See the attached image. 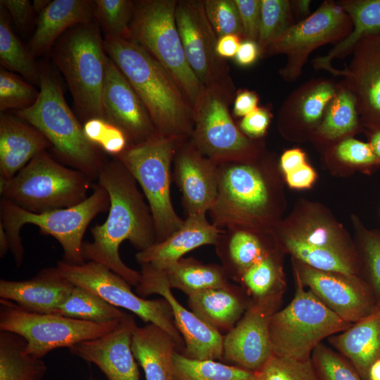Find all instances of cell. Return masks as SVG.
I'll return each mask as SVG.
<instances>
[{
  "mask_svg": "<svg viewBox=\"0 0 380 380\" xmlns=\"http://www.w3.org/2000/svg\"><path fill=\"white\" fill-rule=\"evenodd\" d=\"M97 180L108 194L110 208L106 221L91 229L92 241L83 243V258L106 266L137 286L141 272L124 263L119 247L129 241L141 251L156 243L149 206L135 179L118 158L105 160Z\"/></svg>",
  "mask_w": 380,
  "mask_h": 380,
  "instance_id": "cell-1",
  "label": "cell"
},
{
  "mask_svg": "<svg viewBox=\"0 0 380 380\" xmlns=\"http://www.w3.org/2000/svg\"><path fill=\"white\" fill-rule=\"evenodd\" d=\"M103 46L144 104L156 132L182 142L190 139L193 106L167 70L132 39L105 37Z\"/></svg>",
  "mask_w": 380,
  "mask_h": 380,
  "instance_id": "cell-2",
  "label": "cell"
},
{
  "mask_svg": "<svg viewBox=\"0 0 380 380\" xmlns=\"http://www.w3.org/2000/svg\"><path fill=\"white\" fill-rule=\"evenodd\" d=\"M39 88L32 106L13 113L39 131L63 163L92 180L97 179L105 160L98 147L86 138L83 125L69 108L56 78L40 70Z\"/></svg>",
  "mask_w": 380,
  "mask_h": 380,
  "instance_id": "cell-3",
  "label": "cell"
},
{
  "mask_svg": "<svg viewBox=\"0 0 380 380\" xmlns=\"http://www.w3.org/2000/svg\"><path fill=\"white\" fill-rule=\"evenodd\" d=\"M93 193L84 201L72 207L36 213L27 210L2 198L0 201V223L6 233L10 251L15 264L23 262L24 248L20 237L23 225L37 226L40 232L55 238L63 251V261L82 265L83 237L91 221L110 208L108 194L99 184L94 185Z\"/></svg>",
  "mask_w": 380,
  "mask_h": 380,
  "instance_id": "cell-4",
  "label": "cell"
},
{
  "mask_svg": "<svg viewBox=\"0 0 380 380\" xmlns=\"http://www.w3.org/2000/svg\"><path fill=\"white\" fill-rule=\"evenodd\" d=\"M106 57L99 25L92 21L68 30L53 49V60L66 80L84 122L105 119L102 93Z\"/></svg>",
  "mask_w": 380,
  "mask_h": 380,
  "instance_id": "cell-5",
  "label": "cell"
},
{
  "mask_svg": "<svg viewBox=\"0 0 380 380\" xmlns=\"http://www.w3.org/2000/svg\"><path fill=\"white\" fill-rule=\"evenodd\" d=\"M91 182L88 175L64 166L44 151L12 178L0 179V194L27 210L40 213L84 201Z\"/></svg>",
  "mask_w": 380,
  "mask_h": 380,
  "instance_id": "cell-6",
  "label": "cell"
},
{
  "mask_svg": "<svg viewBox=\"0 0 380 380\" xmlns=\"http://www.w3.org/2000/svg\"><path fill=\"white\" fill-rule=\"evenodd\" d=\"M182 143L156 132L143 142L130 144L115 158L142 189L153 217L156 243L167 239L184 223L170 197L171 166Z\"/></svg>",
  "mask_w": 380,
  "mask_h": 380,
  "instance_id": "cell-7",
  "label": "cell"
},
{
  "mask_svg": "<svg viewBox=\"0 0 380 380\" xmlns=\"http://www.w3.org/2000/svg\"><path fill=\"white\" fill-rule=\"evenodd\" d=\"M347 322L325 305L297 278L295 296L270 321L274 355L297 361L311 359L314 349L327 337L347 329Z\"/></svg>",
  "mask_w": 380,
  "mask_h": 380,
  "instance_id": "cell-8",
  "label": "cell"
},
{
  "mask_svg": "<svg viewBox=\"0 0 380 380\" xmlns=\"http://www.w3.org/2000/svg\"><path fill=\"white\" fill-rule=\"evenodd\" d=\"M177 0L134 1L132 40L175 79L193 106L204 86L191 69L175 22Z\"/></svg>",
  "mask_w": 380,
  "mask_h": 380,
  "instance_id": "cell-9",
  "label": "cell"
},
{
  "mask_svg": "<svg viewBox=\"0 0 380 380\" xmlns=\"http://www.w3.org/2000/svg\"><path fill=\"white\" fill-rule=\"evenodd\" d=\"M231 80L204 87L193 106L191 141L217 165L252 156L253 144L234 123L229 106L235 99Z\"/></svg>",
  "mask_w": 380,
  "mask_h": 380,
  "instance_id": "cell-10",
  "label": "cell"
},
{
  "mask_svg": "<svg viewBox=\"0 0 380 380\" xmlns=\"http://www.w3.org/2000/svg\"><path fill=\"white\" fill-rule=\"evenodd\" d=\"M246 161L218 165L217 195L208 213L220 230L253 229L267 218L272 201L267 179Z\"/></svg>",
  "mask_w": 380,
  "mask_h": 380,
  "instance_id": "cell-11",
  "label": "cell"
},
{
  "mask_svg": "<svg viewBox=\"0 0 380 380\" xmlns=\"http://www.w3.org/2000/svg\"><path fill=\"white\" fill-rule=\"evenodd\" d=\"M120 321L97 323L56 314L29 312L0 298V331H9L26 341L24 352L42 359L50 351L99 338L113 331Z\"/></svg>",
  "mask_w": 380,
  "mask_h": 380,
  "instance_id": "cell-12",
  "label": "cell"
},
{
  "mask_svg": "<svg viewBox=\"0 0 380 380\" xmlns=\"http://www.w3.org/2000/svg\"><path fill=\"white\" fill-rule=\"evenodd\" d=\"M56 267L74 285L87 289L110 305L127 310L145 322L164 329L174 338L183 353L184 342L176 327L172 308L165 299L148 300L138 296L125 279L94 261L72 265L62 260Z\"/></svg>",
  "mask_w": 380,
  "mask_h": 380,
  "instance_id": "cell-13",
  "label": "cell"
},
{
  "mask_svg": "<svg viewBox=\"0 0 380 380\" xmlns=\"http://www.w3.org/2000/svg\"><path fill=\"white\" fill-rule=\"evenodd\" d=\"M175 22L187 62L204 86L230 79L229 67L216 51L218 37L201 0H179Z\"/></svg>",
  "mask_w": 380,
  "mask_h": 380,
  "instance_id": "cell-14",
  "label": "cell"
},
{
  "mask_svg": "<svg viewBox=\"0 0 380 380\" xmlns=\"http://www.w3.org/2000/svg\"><path fill=\"white\" fill-rule=\"evenodd\" d=\"M141 267L136 293L144 298L158 294L168 302L176 327L184 342L182 353L196 360H222L224 336L181 305L172 293L164 271L146 264Z\"/></svg>",
  "mask_w": 380,
  "mask_h": 380,
  "instance_id": "cell-15",
  "label": "cell"
},
{
  "mask_svg": "<svg viewBox=\"0 0 380 380\" xmlns=\"http://www.w3.org/2000/svg\"><path fill=\"white\" fill-rule=\"evenodd\" d=\"M281 298L251 300L241 318L224 336L222 359L256 372L264 367L274 355L269 326Z\"/></svg>",
  "mask_w": 380,
  "mask_h": 380,
  "instance_id": "cell-16",
  "label": "cell"
},
{
  "mask_svg": "<svg viewBox=\"0 0 380 380\" xmlns=\"http://www.w3.org/2000/svg\"><path fill=\"white\" fill-rule=\"evenodd\" d=\"M297 278L344 321L353 324L369 315L377 302L369 284L357 277L303 266Z\"/></svg>",
  "mask_w": 380,
  "mask_h": 380,
  "instance_id": "cell-17",
  "label": "cell"
},
{
  "mask_svg": "<svg viewBox=\"0 0 380 380\" xmlns=\"http://www.w3.org/2000/svg\"><path fill=\"white\" fill-rule=\"evenodd\" d=\"M102 106L105 119L123 130L131 144L143 142L156 133L144 104L108 55Z\"/></svg>",
  "mask_w": 380,
  "mask_h": 380,
  "instance_id": "cell-18",
  "label": "cell"
},
{
  "mask_svg": "<svg viewBox=\"0 0 380 380\" xmlns=\"http://www.w3.org/2000/svg\"><path fill=\"white\" fill-rule=\"evenodd\" d=\"M173 177L188 215H205L213 206L218 190V165L203 155L189 139L175 154Z\"/></svg>",
  "mask_w": 380,
  "mask_h": 380,
  "instance_id": "cell-19",
  "label": "cell"
},
{
  "mask_svg": "<svg viewBox=\"0 0 380 380\" xmlns=\"http://www.w3.org/2000/svg\"><path fill=\"white\" fill-rule=\"evenodd\" d=\"M136 326L134 315L126 314L113 331L78 343L69 348V350L95 365L108 380H139L138 366L132 350V336Z\"/></svg>",
  "mask_w": 380,
  "mask_h": 380,
  "instance_id": "cell-20",
  "label": "cell"
},
{
  "mask_svg": "<svg viewBox=\"0 0 380 380\" xmlns=\"http://www.w3.org/2000/svg\"><path fill=\"white\" fill-rule=\"evenodd\" d=\"M346 15L333 3H324L313 14L290 25L268 46L267 53H285L289 63L284 70L298 71L307 56L316 47L335 38L343 28Z\"/></svg>",
  "mask_w": 380,
  "mask_h": 380,
  "instance_id": "cell-21",
  "label": "cell"
},
{
  "mask_svg": "<svg viewBox=\"0 0 380 380\" xmlns=\"http://www.w3.org/2000/svg\"><path fill=\"white\" fill-rule=\"evenodd\" d=\"M75 285L58 268L42 270L30 279L0 280V298L15 303L29 312L55 314Z\"/></svg>",
  "mask_w": 380,
  "mask_h": 380,
  "instance_id": "cell-22",
  "label": "cell"
},
{
  "mask_svg": "<svg viewBox=\"0 0 380 380\" xmlns=\"http://www.w3.org/2000/svg\"><path fill=\"white\" fill-rule=\"evenodd\" d=\"M222 231L205 215H188L178 230L163 241L138 251L135 258L140 265L146 264L165 270L196 248L215 246Z\"/></svg>",
  "mask_w": 380,
  "mask_h": 380,
  "instance_id": "cell-23",
  "label": "cell"
},
{
  "mask_svg": "<svg viewBox=\"0 0 380 380\" xmlns=\"http://www.w3.org/2000/svg\"><path fill=\"white\" fill-rule=\"evenodd\" d=\"M353 77L357 106L366 123L380 130V32L367 35L355 46Z\"/></svg>",
  "mask_w": 380,
  "mask_h": 380,
  "instance_id": "cell-24",
  "label": "cell"
},
{
  "mask_svg": "<svg viewBox=\"0 0 380 380\" xmlns=\"http://www.w3.org/2000/svg\"><path fill=\"white\" fill-rule=\"evenodd\" d=\"M51 147L37 129L4 113L0 116V179L12 178L32 158Z\"/></svg>",
  "mask_w": 380,
  "mask_h": 380,
  "instance_id": "cell-25",
  "label": "cell"
},
{
  "mask_svg": "<svg viewBox=\"0 0 380 380\" xmlns=\"http://www.w3.org/2000/svg\"><path fill=\"white\" fill-rule=\"evenodd\" d=\"M94 1L87 0H54L39 14L36 30L30 42L34 57L51 49L69 29L91 22Z\"/></svg>",
  "mask_w": 380,
  "mask_h": 380,
  "instance_id": "cell-26",
  "label": "cell"
},
{
  "mask_svg": "<svg viewBox=\"0 0 380 380\" xmlns=\"http://www.w3.org/2000/svg\"><path fill=\"white\" fill-rule=\"evenodd\" d=\"M329 341L368 380L372 364L380 358V303L367 317L347 329L329 337Z\"/></svg>",
  "mask_w": 380,
  "mask_h": 380,
  "instance_id": "cell-27",
  "label": "cell"
},
{
  "mask_svg": "<svg viewBox=\"0 0 380 380\" xmlns=\"http://www.w3.org/2000/svg\"><path fill=\"white\" fill-rule=\"evenodd\" d=\"M132 350L142 367L146 380H174L173 355L180 353L174 338L158 326L148 323L135 327Z\"/></svg>",
  "mask_w": 380,
  "mask_h": 380,
  "instance_id": "cell-28",
  "label": "cell"
},
{
  "mask_svg": "<svg viewBox=\"0 0 380 380\" xmlns=\"http://www.w3.org/2000/svg\"><path fill=\"white\" fill-rule=\"evenodd\" d=\"M188 297L190 310L221 334L229 332L236 325L251 302L239 288L231 283Z\"/></svg>",
  "mask_w": 380,
  "mask_h": 380,
  "instance_id": "cell-29",
  "label": "cell"
},
{
  "mask_svg": "<svg viewBox=\"0 0 380 380\" xmlns=\"http://www.w3.org/2000/svg\"><path fill=\"white\" fill-rule=\"evenodd\" d=\"M215 246L228 277L236 281L270 254L255 232L242 228L222 230Z\"/></svg>",
  "mask_w": 380,
  "mask_h": 380,
  "instance_id": "cell-30",
  "label": "cell"
},
{
  "mask_svg": "<svg viewBox=\"0 0 380 380\" xmlns=\"http://www.w3.org/2000/svg\"><path fill=\"white\" fill-rule=\"evenodd\" d=\"M163 271L170 287L182 291L188 296L230 284L222 265L204 264L193 258H182Z\"/></svg>",
  "mask_w": 380,
  "mask_h": 380,
  "instance_id": "cell-31",
  "label": "cell"
},
{
  "mask_svg": "<svg viewBox=\"0 0 380 380\" xmlns=\"http://www.w3.org/2000/svg\"><path fill=\"white\" fill-rule=\"evenodd\" d=\"M343 9L352 19V32L327 56L315 61V65L318 68L332 72H334L331 67L333 59L344 56L365 37L380 32V0L351 1L344 4Z\"/></svg>",
  "mask_w": 380,
  "mask_h": 380,
  "instance_id": "cell-32",
  "label": "cell"
},
{
  "mask_svg": "<svg viewBox=\"0 0 380 380\" xmlns=\"http://www.w3.org/2000/svg\"><path fill=\"white\" fill-rule=\"evenodd\" d=\"M25 346L20 336L0 331V380H43L46 364L25 353Z\"/></svg>",
  "mask_w": 380,
  "mask_h": 380,
  "instance_id": "cell-33",
  "label": "cell"
},
{
  "mask_svg": "<svg viewBox=\"0 0 380 380\" xmlns=\"http://www.w3.org/2000/svg\"><path fill=\"white\" fill-rule=\"evenodd\" d=\"M174 380H258L257 372L214 360L191 359L175 351Z\"/></svg>",
  "mask_w": 380,
  "mask_h": 380,
  "instance_id": "cell-34",
  "label": "cell"
},
{
  "mask_svg": "<svg viewBox=\"0 0 380 380\" xmlns=\"http://www.w3.org/2000/svg\"><path fill=\"white\" fill-rule=\"evenodd\" d=\"M56 315L91 322L120 321L127 313L103 300L95 293L74 286Z\"/></svg>",
  "mask_w": 380,
  "mask_h": 380,
  "instance_id": "cell-35",
  "label": "cell"
},
{
  "mask_svg": "<svg viewBox=\"0 0 380 380\" xmlns=\"http://www.w3.org/2000/svg\"><path fill=\"white\" fill-rule=\"evenodd\" d=\"M0 6V63L4 68L16 72L39 85L40 70L34 57L15 34L5 8Z\"/></svg>",
  "mask_w": 380,
  "mask_h": 380,
  "instance_id": "cell-36",
  "label": "cell"
},
{
  "mask_svg": "<svg viewBox=\"0 0 380 380\" xmlns=\"http://www.w3.org/2000/svg\"><path fill=\"white\" fill-rule=\"evenodd\" d=\"M285 246L297 259L313 269L357 277L350 259L341 251L312 245L296 236L287 237Z\"/></svg>",
  "mask_w": 380,
  "mask_h": 380,
  "instance_id": "cell-37",
  "label": "cell"
},
{
  "mask_svg": "<svg viewBox=\"0 0 380 380\" xmlns=\"http://www.w3.org/2000/svg\"><path fill=\"white\" fill-rule=\"evenodd\" d=\"M94 17L105 32V37L132 39L130 24L134 10V1H94Z\"/></svg>",
  "mask_w": 380,
  "mask_h": 380,
  "instance_id": "cell-38",
  "label": "cell"
},
{
  "mask_svg": "<svg viewBox=\"0 0 380 380\" xmlns=\"http://www.w3.org/2000/svg\"><path fill=\"white\" fill-rule=\"evenodd\" d=\"M239 281L251 300L281 297L279 272L271 254L246 270Z\"/></svg>",
  "mask_w": 380,
  "mask_h": 380,
  "instance_id": "cell-39",
  "label": "cell"
},
{
  "mask_svg": "<svg viewBox=\"0 0 380 380\" xmlns=\"http://www.w3.org/2000/svg\"><path fill=\"white\" fill-rule=\"evenodd\" d=\"M357 106L356 99L351 93H339L327 110L321 132L329 138H336L353 130L357 125Z\"/></svg>",
  "mask_w": 380,
  "mask_h": 380,
  "instance_id": "cell-40",
  "label": "cell"
},
{
  "mask_svg": "<svg viewBox=\"0 0 380 380\" xmlns=\"http://www.w3.org/2000/svg\"><path fill=\"white\" fill-rule=\"evenodd\" d=\"M290 4L284 0H261L260 21L257 44L261 52L289 25Z\"/></svg>",
  "mask_w": 380,
  "mask_h": 380,
  "instance_id": "cell-41",
  "label": "cell"
},
{
  "mask_svg": "<svg viewBox=\"0 0 380 380\" xmlns=\"http://www.w3.org/2000/svg\"><path fill=\"white\" fill-rule=\"evenodd\" d=\"M86 138L94 146L114 158L131 144L123 130L104 118H94L83 124Z\"/></svg>",
  "mask_w": 380,
  "mask_h": 380,
  "instance_id": "cell-42",
  "label": "cell"
},
{
  "mask_svg": "<svg viewBox=\"0 0 380 380\" xmlns=\"http://www.w3.org/2000/svg\"><path fill=\"white\" fill-rule=\"evenodd\" d=\"M311 360L319 380H363L350 361L324 344L314 349Z\"/></svg>",
  "mask_w": 380,
  "mask_h": 380,
  "instance_id": "cell-43",
  "label": "cell"
},
{
  "mask_svg": "<svg viewBox=\"0 0 380 380\" xmlns=\"http://www.w3.org/2000/svg\"><path fill=\"white\" fill-rule=\"evenodd\" d=\"M39 91L11 71L0 70V110H20L32 106Z\"/></svg>",
  "mask_w": 380,
  "mask_h": 380,
  "instance_id": "cell-44",
  "label": "cell"
},
{
  "mask_svg": "<svg viewBox=\"0 0 380 380\" xmlns=\"http://www.w3.org/2000/svg\"><path fill=\"white\" fill-rule=\"evenodd\" d=\"M258 380H319L311 359L297 361L274 355L257 372Z\"/></svg>",
  "mask_w": 380,
  "mask_h": 380,
  "instance_id": "cell-45",
  "label": "cell"
},
{
  "mask_svg": "<svg viewBox=\"0 0 380 380\" xmlns=\"http://www.w3.org/2000/svg\"><path fill=\"white\" fill-rule=\"evenodd\" d=\"M203 2L207 18L218 38L229 34L245 38L234 0H205Z\"/></svg>",
  "mask_w": 380,
  "mask_h": 380,
  "instance_id": "cell-46",
  "label": "cell"
},
{
  "mask_svg": "<svg viewBox=\"0 0 380 380\" xmlns=\"http://www.w3.org/2000/svg\"><path fill=\"white\" fill-rule=\"evenodd\" d=\"M362 248L369 274V284L378 303H380V234L365 233Z\"/></svg>",
  "mask_w": 380,
  "mask_h": 380,
  "instance_id": "cell-47",
  "label": "cell"
},
{
  "mask_svg": "<svg viewBox=\"0 0 380 380\" xmlns=\"http://www.w3.org/2000/svg\"><path fill=\"white\" fill-rule=\"evenodd\" d=\"M334 89L329 83H322L313 89L302 101L300 110L303 120L314 122L320 118L327 104L333 99Z\"/></svg>",
  "mask_w": 380,
  "mask_h": 380,
  "instance_id": "cell-48",
  "label": "cell"
},
{
  "mask_svg": "<svg viewBox=\"0 0 380 380\" xmlns=\"http://www.w3.org/2000/svg\"><path fill=\"white\" fill-rule=\"evenodd\" d=\"M338 157L345 162L362 166L377 164V158L369 143L348 139L338 146Z\"/></svg>",
  "mask_w": 380,
  "mask_h": 380,
  "instance_id": "cell-49",
  "label": "cell"
},
{
  "mask_svg": "<svg viewBox=\"0 0 380 380\" xmlns=\"http://www.w3.org/2000/svg\"><path fill=\"white\" fill-rule=\"evenodd\" d=\"M234 1L239 11L246 40L257 42L260 21L261 1Z\"/></svg>",
  "mask_w": 380,
  "mask_h": 380,
  "instance_id": "cell-50",
  "label": "cell"
},
{
  "mask_svg": "<svg viewBox=\"0 0 380 380\" xmlns=\"http://www.w3.org/2000/svg\"><path fill=\"white\" fill-rule=\"evenodd\" d=\"M270 122L269 112L265 108L258 107L241 119L239 127L246 137L258 138L265 134Z\"/></svg>",
  "mask_w": 380,
  "mask_h": 380,
  "instance_id": "cell-51",
  "label": "cell"
},
{
  "mask_svg": "<svg viewBox=\"0 0 380 380\" xmlns=\"http://www.w3.org/2000/svg\"><path fill=\"white\" fill-rule=\"evenodd\" d=\"M0 5L9 12L19 29H25L27 26L34 12L32 3L28 0H1Z\"/></svg>",
  "mask_w": 380,
  "mask_h": 380,
  "instance_id": "cell-52",
  "label": "cell"
},
{
  "mask_svg": "<svg viewBox=\"0 0 380 380\" xmlns=\"http://www.w3.org/2000/svg\"><path fill=\"white\" fill-rule=\"evenodd\" d=\"M258 97L251 91H239L234 100L233 113L236 117H245L258 108Z\"/></svg>",
  "mask_w": 380,
  "mask_h": 380,
  "instance_id": "cell-53",
  "label": "cell"
},
{
  "mask_svg": "<svg viewBox=\"0 0 380 380\" xmlns=\"http://www.w3.org/2000/svg\"><path fill=\"white\" fill-rule=\"evenodd\" d=\"M286 179L292 188H308L315 179V172L310 165L305 163L296 170L286 174Z\"/></svg>",
  "mask_w": 380,
  "mask_h": 380,
  "instance_id": "cell-54",
  "label": "cell"
},
{
  "mask_svg": "<svg viewBox=\"0 0 380 380\" xmlns=\"http://www.w3.org/2000/svg\"><path fill=\"white\" fill-rule=\"evenodd\" d=\"M260 53V48L256 42L245 40L241 42L235 56L236 63L242 66L253 64Z\"/></svg>",
  "mask_w": 380,
  "mask_h": 380,
  "instance_id": "cell-55",
  "label": "cell"
},
{
  "mask_svg": "<svg viewBox=\"0 0 380 380\" xmlns=\"http://www.w3.org/2000/svg\"><path fill=\"white\" fill-rule=\"evenodd\" d=\"M241 38L236 35L229 34L218 38L216 51L223 59L235 57L241 43Z\"/></svg>",
  "mask_w": 380,
  "mask_h": 380,
  "instance_id": "cell-56",
  "label": "cell"
},
{
  "mask_svg": "<svg viewBox=\"0 0 380 380\" xmlns=\"http://www.w3.org/2000/svg\"><path fill=\"white\" fill-rule=\"evenodd\" d=\"M310 244L341 251L332 235L323 229H317L300 236Z\"/></svg>",
  "mask_w": 380,
  "mask_h": 380,
  "instance_id": "cell-57",
  "label": "cell"
},
{
  "mask_svg": "<svg viewBox=\"0 0 380 380\" xmlns=\"http://www.w3.org/2000/svg\"><path fill=\"white\" fill-rule=\"evenodd\" d=\"M305 160V154L301 150L298 148L288 150L281 157V168L286 175L304 165Z\"/></svg>",
  "mask_w": 380,
  "mask_h": 380,
  "instance_id": "cell-58",
  "label": "cell"
},
{
  "mask_svg": "<svg viewBox=\"0 0 380 380\" xmlns=\"http://www.w3.org/2000/svg\"><path fill=\"white\" fill-rule=\"evenodd\" d=\"M369 144L377 158V164H379L380 163V130L372 131Z\"/></svg>",
  "mask_w": 380,
  "mask_h": 380,
  "instance_id": "cell-59",
  "label": "cell"
},
{
  "mask_svg": "<svg viewBox=\"0 0 380 380\" xmlns=\"http://www.w3.org/2000/svg\"><path fill=\"white\" fill-rule=\"evenodd\" d=\"M10 251L8 237L3 225L0 223V255L4 258Z\"/></svg>",
  "mask_w": 380,
  "mask_h": 380,
  "instance_id": "cell-60",
  "label": "cell"
},
{
  "mask_svg": "<svg viewBox=\"0 0 380 380\" xmlns=\"http://www.w3.org/2000/svg\"><path fill=\"white\" fill-rule=\"evenodd\" d=\"M368 380H380V358L374 361L370 366Z\"/></svg>",
  "mask_w": 380,
  "mask_h": 380,
  "instance_id": "cell-61",
  "label": "cell"
},
{
  "mask_svg": "<svg viewBox=\"0 0 380 380\" xmlns=\"http://www.w3.org/2000/svg\"><path fill=\"white\" fill-rule=\"evenodd\" d=\"M51 1L49 0H34L32 3V7L34 12L39 14L49 6Z\"/></svg>",
  "mask_w": 380,
  "mask_h": 380,
  "instance_id": "cell-62",
  "label": "cell"
}]
</instances>
